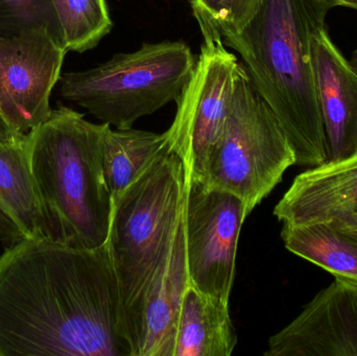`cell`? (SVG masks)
Here are the masks:
<instances>
[{
    "mask_svg": "<svg viewBox=\"0 0 357 356\" xmlns=\"http://www.w3.org/2000/svg\"><path fill=\"white\" fill-rule=\"evenodd\" d=\"M352 66L356 69L357 71V47L354 49V54H352L351 60H350Z\"/></svg>",
    "mask_w": 357,
    "mask_h": 356,
    "instance_id": "23",
    "label": "cell"
},
{
    "mask_svg": "<svg viewBox=\"0 0 357 356\" xmlns=\"http://www.w3.org/2000/svg\"><path fill=\"white\" fill-rule=\"evenodd\" d=\"M68 52L96 47L112 29L106 0H52Z\"/></svg>",
    "mask_w": 357,
    "mask_h": 356,
    "instance_id": "18",
    "label": "cell"
},
{
    "mask_svg": "<svg viewBox=\"0 0 357 356\" xmlns=\"http://www.w3.org/2000/svg\"><path fill=\"white\" fill-rule=\"evenodd\" d=\"M107 125L60 106L27 133L29 167L47 238L65 246L98 249L108 240L113 199L102 173Z\"/></svg>",
    "mask_w": 357,
    "mask_h": 356,
    "instance_id": "3",
    "label": "cell"
},
{
    "mask_svg": "<svg viewBox=\"0 0 357 356\" xmlns=\"http://www.w3.org/2000/svg\"><path fill=\"white\" fill-rule=\"evenodd\" d=\"M31 29H47L65 46L52 0H0V36Z\"/></svg>",
    "mask_w": 357,
    "mask_h": 356,
    "instance_id": "20",
    "label": "cell"
},
{
    "mask_svg": "<svg viewBox=\"0 0 357 356\" xmlns=\"http://www.w3.org/2000/svg\"><path fill=\"white\" fill-rule=\"evenodd\" d=\"M357 215V154L296 177L274 209L283 224L301 225Z\"/></svg>",
    "mask_w": 357,
    "mask_h": 356,
    "instance_id": "13",
    "label": "cell"
},
{
    "mask_svg": "<svg viewBox=\"0 0 357 356\" xmlns=\"http://www.w3.org/2000/svg\"><path fill=\"white\" fill-rule=\"evenodd\" d=\"M310 47L328 161L342 160L357 154V71L326 27L312 33Z\"/></svg>",
    "mask_w": 357,
    "mask_h": 356,
    "instance_id": "12",
    "label": "cell"
},
{
    "mask_svg": "<svg viewBox=\"0 0 357 356\" xmlns=\"http://www.w3.org/2000/svg\"><path fill=\"white\" fill-rule=\"evenodd\" d=\"M186 189L184 163L167 146L113 204L106 245L125 316L171 248Z\"/></svg>",
    "mask_w": 357,
    "mask_h": 356,
    "instance_id": "4",
    "label": "cell"
},
{
    "mask_svg": "<svg viewBox=\"0 0 357 356\" xmlns=\"http://www.w3.org/2000/svg\"><path fill=\"white\" fill-rule=\"evenodd\" d=\"M195 62L185 42L144 43L92 68L61 75L60 94L102 123L130 129L142 117L177 102Z\"/></svg>",
    "mask_w": 357,
    "mask_h": 356,
    "instance_id": "5",
    "label": "cell"
},
{
    "mask_svg": "<svg viewBox=\"0 0 357 356\" xmlns=\"http://www.w3.org/2000/svg\"><path fill=\"white\" fill-rule=\"evenodd\" d=\"M248 215L238 196L187 180L184 226L189 286L229 302L239 234Z\"/></svg>",
    "mask_w": 357,
    "mask_h": 356,
    "instance_id": "8",
    "label": "cell"
},
{
    "mask_svg": "<svg viewBox=\"0 0 357 356\" xmlns=\"http://www.w3.org/2000/svg\"><path fill=\"white\" fill-rule=\"evenodd\" d=\"M337 6V0H264L243 31L222 40L241 56L252 84L287 133L300 167L328 161L310 42Z\"/></svg>",
    "mask_w": 357,
    "mask_h": 356,
    "instance_id": "2",
    "label": "cell"
},
{
    "mask_svg": "<svg viewBox=\"0 0 357 356\" xmlns=\"http://www.w3.org/2000/svg\"><path fill=\"white\" fill-rule=\"evenodd\" d=\"M281 238L289 252L335 277L357 282V215L301 225L284 224Z\"/></svg>",
    "mask_w": 357,
    "mask_h": 356,
    "instance_id": "15",
    "label": "cell"
},
{
    "mask_svg": "<svg viewBox=\"0 0 357 356\" xmlns=\"http://www.w3.org/2000/svg\"><path fill=\"white\" fill-rule=\"evenodd\" d=\"M46 236L45 219L33 183L27 134L0 139V242L4 249Z\"/></svg>",
    "mask_w": 357,
    "mask_h": 356,
    "instance_id": "14",
    "label": "cell"
},
{
    "mask_svg": "<svg viewBox=\"0 0 357 356\" xmlns=\"http://www.w3.org/2000/svg\"><path fill=\"white\" fill-rule=\"evenodd\" d=\"M236 344L229 302L187 286L178 311L174 356H229Z\"/></svg>",
    "mask_w": 357,
    "mask_h": 356,
    "instance_id": "16",
    "label": "cell"
},
{
    "mask_svg": "<svg viewBox=\"0 0 357 356\" xmlns=\"http://www.w3.org/2000/svg\"><path fill=\"white\" fill-rule=\"evenodd\" d=\"M21 135H23V134L16 133V132L13 131V130L6 125L4 119L2 118L1 112H0V139H13V138H16Z\"/></svg>",
    "mask_w": 357,
    "mask_h": 356,
    "instance_id": "21",
    "label": "cell"
},
{
    "mask_svg": "<svg viewBox=\"0 0 357 356\" xmlns=\"http://www.w3.org/2000/svg\"><path fill=\"white\" fill-rule=\"evenodd\" d=\"M67 52L47 29L0 36V112L13 131L29 133L48 118Z\"/></svg>",
    "mask_w": 357,
    "mask_h": 356,
    "instance_id": "9",
    "label": "cell"
},
{
    "mask_svg": "<svg viewBox=\"0 0 357 356\" xmlns=\"http://www.w3.org/2000/svg\"><path fill=\"white\" fill-rule=\"evenodd\" d=\"M0 356H132L107 245L73 248L40 236L4 249Z\"/></svg>",
    "mask_w": 357,
    "mask_h": 356,
    "instance_id": "1",
    "label": "cell"
},
{
    "mask_svg": "<svg viewBox=\"0 0 357 356\" xmlns=\"http://www.w3.org/2000/svg\"><path fill=\"white\" fill-rule=\"evenodd\" d=\"M266 356H357V282L335 277L273 336Z\"/></svg>",
    "mask_w": 357,
    "mask_h": 356,
    "instance_id": "11",
    "label": "cell"
},
{
    "mask_svg": "<svg viewBox=\"0 0 357 356\" xmlns=\"http://www.w3.org/2000/svg\"><path fill=\"white\" fill-rule=\"evenodd\" d=\"M340 6H347L357 10V0H337Z\"/></svg>",
    "mask_w": 357,
    "mask_h": 356,
    "instance_id": "22",
    "label": "cell"
},
{
    "mask_svg": "<svg viewBox=\"0 0 357 356\" xmlns=\"http://www.w3.org/2000/svg\"><path fill=\"white\" fill-rule=\"evenodd\" d=\"M185 247L183 211L171 248L126 313L132 356H174L178 311L189 286Z\"/></svg>",
    "mask_w": 357,
    "mask_h": 356,
    "instance_id": "10",
    "label": "cell"
},
{
    "mask_svg": "<svg viewBox=\"0 0 357 356\" xmlns=\"http://www.w3.org/2000/svg\"><path fill=\"white\" fill-rule=\"evenodd\" d=\"M241 62L222 40L204 39L195 70L177 100L165 132L167 146L180 157L188 182L199 183L212 146L222 134L234 100Z\"/></svg>",
    "mask_w": 357,
    "mask_h": 356,
    "instance_id": "7",
    "label": "cell"
},
{
    "mask_svg": "<svg viewBox=\"0 0 357 356\" xmlns=\"http://www.w3.org/2000/svg\"><path fill=\"white\" fill-rule=\"evenodd\" d=\"M264 0H190L203 39L224 40L245 29Z\"/></svg>",
    "mask_w": 357,
    "mask_h": 356,
    "instance_id": "19",
    "label": "cell"
},
{
    "mask_svg": "<svg viewBox=\"0 0 357 356\" xmlns=\"http://www.w3.org/2000/svg\"><path fill=\"white\" fill-rule=\"evenodd\" d=\"M167 146L165 133L115 129L107 125L102 139V165L113 204Z\"/></svg>",
    "mask_w": 357,
    "mask_h": 356,
    "instance_id": "17",
    "label": "cell"
},
{
    "mask_svg": "<svg viewBox=\"0 0 357 356\" xmlns=\"http://www.w3.org/2000/svg\"><path fill=\"white\" fill-rule=\"evenodd\" d=\"M295 164L287 133L243 65L232 108L199 184L238 196L250 215Z\"/></svg>",
    "mask_w": 357,
    "mask_h": 356,
    "instance_id": "6",
    "label": "cell"
}]
</instances>
